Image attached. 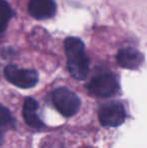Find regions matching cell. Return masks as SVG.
<instances>
[{
	"label": "cell",
	"instance_id": "5b68a950",
	"mask_svg": "<svg viewBox=\"0 0 147 148\" xmlns=\"http://www.w3.org/2000/svg\"><path fill=\"white\" fill-rule=\"evenodd\" d=\"M6 80L21 89L34 88L38 83V74L31 69H20L14 64H8L4 70Z\"/></svg>",
	"mask_w": 147,
	"mask_h": 148
},
{
	"label": "cell",
	"instance_id": "277c9868",
	"mask_svg": "<svg viewBox=\"0 0 147 148\" xmlns=\"http://www.w3.org/2000/svg\"><path fill=\"white\" fill-rule=\"evenodd\" d=\"M120 90V85L115 75L104 73L91 80L88 85L90 95L98 98H109L115 96Z\"/></svg>",
	"mask_w": 147,
	"mask_h": 148
},
{
	"label": "cell",
	"instance_id": "9c48e42d",
	"mask_svg": "<svg viewBox=\"0 0 147 148\" xmlns=\"http://www.w3.org/2000/svg\"><path fill=\"white\" fill-rule=\"evenodd\" d=\"M12 17V10L5 0H0V33L5 30Z\"/></svg>",
	"mask_w": 147,
	"mask_h": 148
},
{
	"label": "cell",
	"instance_id": "7a4b0ae2",
	"mask_svg": "<svg viewBox=\"0 0 147 148\" xmlns=\"http://www.w3.org/2000/svg\"><path fill=\"white\" fill-rule=\"evenodd\" d=\"M53 103L64 117L74 116L81 107L79 96L66 87H59L53 92Z\"/></svg>",
	"mask_w": 147,
	"mask_h": 148
},
{
	"label": "cell",
	"instance_id": "52a82bcc",
	"mask_svg": "<svg viewBox=\"0 0 147 148\" xmlns=\"http://www.w3.org/2000/svg\"><path fill=\"white\" fill-rule=\"evenodd\" d=\"M144 60V57L139 51L132 47H126L119 51L117 62L120 66L127 70H136Z\"/></svg>",
	"mask_w": 147,
	"mask_h": 148
},
{
	"label": "cell",
	"instance_id": "30bf717a",
	"mask_svg": "<svg viewBox=\"0 0 147 148\" xmlns=\"http://www.w3.org/2000/svg\"><path fill=\"white\" fill-rule=\"evenodd\" d=\"M15 125V119L11 112L2 104H0V128L8 129L10 127H14Z\"/></svg>",
	"mask_w": 147,
	"mask_h": 148
},
{
	"label": "cell",
	"instance_id": "8992f818",
	"mask_svg": "<svg viewBox=\"0 0 147 148\" xmlns=\"http://www.w3.org/2000/svg\"><path fill=\"white\" fill-rule=\"evenodd\" d=\"M28 10L30 15L38 20L51 18L57 11L55 0H29Z\"/></svg>",
	"mask_w": 147,
	"mask_h": 148
},
{
	"label": "cell",
	"instance_id": "8fae6325",
	"mask_svg": "<svg viewBox=\"0 0 147 148\" xmlns=\"http://www.w3.org/2000/svg\"><path fill=\"white\" fill-rule=\"evenodd\" d=\"M5 132H6V130L5 129H1L0 128V145L3 143V141H4V137H5Z\"/></svg>",
	"mask_w": 147,
	"mask_h": 148
},
{
	"label": "cell",
	"instance_id": "3957f363",
	"mask_svg": "<svg viewBox=\"0 0 147 148\" xmlns=\"http://www.w3.org/2000/svg\"><path fill=\"white\" fill-rule=\"evenodd\" d=\"M98 117L101 125L106 128L119 127L125 122V106L120 101H110L100 106Z\"/></svg>",
	"mask_w": 147,
	"mask_h": 148
},
{
	"label": "cell",
	"instance_id": "6da1fadb",
	"mask_svg": "<svg viewBox=\"0 0 147 148\" xmlns=\"http://www.w3.org/2000/svg\"><path fill=\"white\" fill-rule=\"evenodd\" d=\"M68 70L76 80H86L90 73V60L85 53V45L78 37H68L65 40Z\"/></svg>",
	"mask_w": 147,
	"mask_h": 148
},
{
	"label": "cell",
	"instance_id": "ba28073f",
	"mask_svg": "<svg viewBox=\"0 0 147 148\" xmlns=\"http://www.w3.org/2000/svg\"><path fill=\"white\" fill-rule=\"evenodd\" d=\"M38 103L36 100L31 97H27L24 100L23 108H22V115H23L24 121L28 126L32 128H42L44 126V123L39 118L38 114Z\"/></svg>",
	"mask_w": 147,
	"mask_h": 148
}]
</instances>
